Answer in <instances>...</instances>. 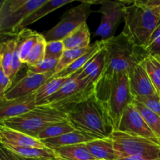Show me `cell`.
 Segmentation results:
<instances>
[{
	"label": "cell",
	"instance_id": "obj_18",
	"mask_svg": "<svg viewBox=\"0 0 160 160\" xmlns=\"http://www.w3.org/2000/svg\"><path fill=\"white\" fill-rule=\"evenodd\" d=\"M104 48V41L100 40L97 41L94 45L91 46V48L84 53L82 56L78 58L75 62H73L71 65L69 66L68 67L61 71L60 73L54 75L52 78H67V77L71 76L72 74L75 73L76 72L79 71L81 69L84 68L86 64L92 60L99 52Z\"/></svg>",
	"mask_w": 160,
	"mask_h": 160
},
{
	"label": "cell",
	"instance_id": "obj_33",
	"mask_svg": "<svg viewBox=\"0 0 160 160\" xmlns=\"http://www.w3.org/2000/svg\"><path fill=\"white\" fill-rule=\"evenodd\" d=\"M65 51L62 41L48 42L45 46V59H59Z\"/></svg>",
	"mask_w": 160,
	"mask_h": 160
},
{
	"label": "cell",
	"instance_id": "obj_13",
	"mask_svg": "<svg viewBox=\"0 0 160 160\" xmlns=\"http://www.w3.org/2000/svg\"><path fill=\"white\" fill-rule=\"evenodd\" d=\"M128 79L130 90L134 98L159 94L150 80L142 62L131 69L128 73Z\"/></svg>",
	"mask_w": 160,
	"mask_h": 160
},
{
	"label": "cell",
	"instance_id": "obj_15",
	"mask_svg": "<svg viewBox=\"0 0 160 160\" xmlns=\"http://www.w3.org/2000/svg\"><path fill=\"white\" fill-rule=\"evenodd\" d=\"M0 142L2 145L45 148L42 141L20 131L0 124Z\"/></svg>",
	"mask_w": 160,
	"mask_h": 160
},
{
	"label": "cell",
	"instance_id": "obj_24",
	"mask_svg": "<svg viewBox=\"0 0 160 160\" xmlns=\"http://www.w3.org/2000/svg\"><path fill=\"white\" fill-rule=\"evenodd\" d=\"M2 146H4L11 152L25 158H31V159H56L58 158L54 150L48 147L36 148V147H21L12 146V145H2Z\"/></svg>",
	"mask_w": 160,
	"mask_h": 160
},
{
	"label": "cell",
	"instance_id": "obj_22",
	"mask_svg": "<svg viewBox=\"0 0 160 160\" xmlns=\"http://www.w3.org/2000/svg\"><path fill=\"white\" fill-rule=\"evenodd\" d=\"M41 36L42 34H38L36 31L28 28L22 30L17 34V51L18 52L20 59L23 63L31 50L38 43Z\"/></svg>",
	"mask_w": 160,
	"mask_h": 160
},
{
	"label": "cell",
	"instance_id": "obj_8",
	"mask_svg": "<svg viewBox=\"0 0 160 160\" xmlns=\"http://www.w3.org/2000/svg\"><path fill=\"white\" fill-rule=\"evenodd\" d=\"M109 137L122 157L131 156L148 160L160 159V145L145 138L117 130L112 131Z\"/></svg>",
	"mask_w": 160,
	"mask_h": 160
},
{
	"label": "cell",
	"instance_id": "obj_31",
	"mask_svg": "<svg viewBox=\"0 0 160 160\" xmlns=\"http://www.w3.org/2000/svg\"><path fill=\"white\" fill-rule=\"evenodd\" d=\"M46 44V40L44 38L43 34H42L38 43L31 50L23 63L28 65V67H33V66L38 65L42 61H43L45 59Z\"/></svg>",
	"mask_w": 160,
	"mask_h": 160
},
{
	"label": "cell",
	"instance_id": "obj_12",
	"mask_svg": "<svg viewBox=\"0 0 160 160\" xmlns=\"http://www.w3.org/2000/svg\"><path fill=\"white\" fill-rule=\"evenodd\" d=\"M56 72L38 74L27 71L26 74L17 81H12L10 88L0 99L11 100L34 94L45 82L51 79Z\"/></svg>",
	"mask_w": 160,
	"mask_h": 160
},
{
	"label": "cell",
	"instance_id": "obj_7",
	"mask_svg": "<svg viewBox=\"0 0 160 160\" xmlns=\"http://www.w3.org/2000/svg\"><path fill=\"white\" fill-rule=\"evenodd\" d=\"M46 2L47 0H2L0 3L2 35L17 36L25 19Z\"/></svg>",
	"mask_w": 160,
	"mask_h": 160
},
{
	"label": "cell",
	"instance_id": "obj_14",
	"mask_svg": "<svg viewBox=\"0 0 160 160\" xmlns=\"http://www.w3.org/2000/svg\"><path fill=\"white\" fill-rule=\"evenodd\" d=\"M36 107L35 93L15 99H0V122L26 113Z\"/></svg>",
	"mask_w": 160,
	"mask_h": 160
},
{
	"label": "cell",
	"instance_id": "obj_37",
	"mask_svg": "<svg viewBox=\"0 0 160 160\" xmlns=\"http://www.w3.org/2000/svg\"><path fill=\"white\" fill-rule=\"evenodd\" d=\"M12 84L10 78L6 74L2 69L0 68V98L4 96L5 93Z\"/></svg>",
	"mask_w": 160,
	"mask_h": 160
},
{
	"label": "cell",
	"instance_id": "obj_35",
	"mask_svg": "<svg viewBox=\"0 0 160 160\" xmlns=\"http://www.w3.org/2000/svg\"><path fill=\"white\" fill-rule=\"evenodd\" d=\"M134 99L138 100L145 105L147 108L158 114L160 117V95L156 94L153 95H147V96H142L134 98Z\"/></svg>",
	"mask_w": 160,
	"mask_h": 160
},
{
	"label": "cell",
	"instance_id": "obj_26",
	"mask_svg": "<svg viewBox=\"0 0 160 160\" xmlns=\"http://www.w3.org/2000/svg\"><path fill=\"white\" fill-rule=\"evenodd\" d=\"M17 36L2 42L0 47V68L9 77L10 76L11 67L17 45Z\"/></svg>",
	"mask_w": 160,
	"mask_h": 160
},
{
	"label": "cell",
	"instance_id": "obj_19",
	"mask_svg": "<svg viewBox=\"0 0 160 160\" xmlns=\"http://www.w3.org/2000/svg\"><path fill=\"white\" fill-rule=\"evenodd\" d=\"M90 31L86 22L62 40L65 50L88 48L90 46Z\"/></svg>",
	"mask_w": 160,
	"mask_h": 160
},
{
	"label": "cell",
	"instance_id": "obj_11",
	"mask_svg": "<svg viewBox=\"0 0 160 160\" xmlns=\"http://www.w3.org/2000/svg\"><path fill=\"white\" fill-rule=\"evenodd\" d=\"M117 131L145 138L160 145V138L148 127L133 102L123 112Z\"/></svg>",
	"mask_w": 160,
	"mask_h": 160
},
{
	"label": "cell",
	"instance_id": "obj_32",
	"mask_svg": "<svg viewBox=\"0 0 160 160\" xmlns=\"http://www.w3.org/2000/svg\"><path fill=\"white\" fill-rule=\"evenodd\" d=\"M59 59H45L43 61L36 66L28 67L27 71L38 74L49 73V72H56V68L58 65Z\"/></svg>",
	"mask_w": 160,
	"mask_h": 160
},
{
	"label": "cell",
	"instance_id": "obj_39",
	"mask_svg": "<svg viewBox=\"0 0 160 160\" xmlns=\"http://www.w3.org/2000/svg\"><path fill=\"white\" fill-rule=\"evenodd\" d=\"M152 9H153V10H154V12H156V13H157L158 15L160 16V5H159V6H158L157 7L153 8Z\"/></svg>",
	"mask_w": 160,
	"mask_h": 160
},
{
	"label": "cell",
	"instance_id": "obj_2",
	"mask_svg": "<svg viewBox=\"0 0 160 160\" xmlns=\"http://www.w3.org/2000/svg\"><path fill=\"white\" fill-rule=\"evenodd\" d=\"M104 41L105 68L102 74L129 73L131 69L148 56L145 49L134 45L123 33Z\"/></svg>",
	"mask_w": 160,
	"mask_h": 160
},
{
	"label": "cell",
	"instance_id": "obj_16",
	"mask_svg": "<svg viewBox=\"0 0 160 160\" xmlns=\"http://www.w3.org/2000/svg\"><path fill=\"white\" fill-rule=\"evenodd\" d=\"M98 138H99L92 134L79 131V130H75L72 132L62 134L59 137L45 139L42 142L46 147L54 149V148H59V147L88 143V142H90Z\"/></svg>",
	"mask_w": 160,
	"mask_h": 160
},
{
	"label": "cell",
	"instance_id": "obj_41",
	"mask_svg": "<svg viewBox=\"0 0 160 160\" xmlns=\"http://www.w3.org/2000/svg\"><path fill=\"white\" fill-rule=\"evenodd\" d=\"M159 95H160V94H159Z\"/></svg>",
	"mask_w": 160,
	"mask_h": 160
},
{
	"label": "cell",
	"instance_id": "obj_9",
	"mask_svg": "<svg viewBox=\"0 0 160 160\" xmlns=\"http://www.w3.org/2000/svg\"><path fill=\"white\" fill-rule=\"evenodd\" d=\"M102 2L82 1L80 5L67 10L56 26L43 34L46 42L63 40L72 31L87 22L88 17L93 12L91 9L92 5L97 3L102 4Z\"/></svg>",
	"mask_w": 160,
	"mask_h": 160
},
{
	"label": "cell",
	"instance_id": "obj_4",
	"mask_svg": "<svg viewBox=\"0 0 160 160\" xmlns=\"http://www.w3.org/2000/svg\"><path fill=\"white\" fill-rule=\"evenodd\" d=\"M123 21L124 27L122 33L134 45L145 49L159 25L160 16L144 4L142 0H137L125 6Z\"/></svg>",
	"mask_w": 160,
	"mask_h": 160
},
{
	"label": "cell",
	"instance_id": "obj_20",
	"mask_svg": "<svg viewBox=\"0 0 160 160\" xmlns=\"http://www.w3.org/2000/svg\"><path fill=\"white\" fill-rule=\"evenodd\" d=\"M105 68V52L104 50L98 53L93 59L89 61L83 68L78 78L80 80H88L95 84L102 74Z\"/></svg>",
	"mask_w": 160,
	"mask_h": 160
},
{
	"label": "cell",
	"instance_id": "obj_28",
	"mask_svg": "<svg viewBox=\"0 0 160 160\" xmlns=\"http://www.w3.org/2000/svg\"><path fill=\"white\" fill-rule=\"evenodd\" d=\"M142 63L156 91L160 94V56L148 55Z\"/></svg>",
	"mask_w": 160,
	"mask_h": 160
},
{
	"label": "cell",
	"instance_id": "obj_38",
	"mask_svg": "<svg viewBox=\"0 0 160 160\" xmlns=\"http://www.w3.org/2000/svg\"><path fill=\"white\" fill-rule=\"evenodd\" d=\"M117 160H148V159H142V158H138V157H131V156H128V157H121ZM154 160H160V159H154Z\"/></svg>",
	"mask_w": 160,
	"mask_h": 160
},
{
	"label": "cell",
	"instance_id": "obj_21",
	"mask_svg": "<svg viewBox=\"0 0 160 160\" xmlns=\"http://www.w3.org/2000/svg\"><path fill=\"white\" fill-rule=\"evenodd\" d=\"M58 158L62 160H94L96 159L89 152L84 144L67 145L53 149Z\"/></svg>",
	"mask_w": 160,
	"mask_h": 160
},
{
	"label": "cell",
	"instance_id": "obj_23",
	"mask_svg": "<svg viewBox=\"0 0 160 160\" xmlns=\"http://www.w3.org/2000/svg\"><path fill=\"white\" fill-rule=\"evenodd\" d=\"M71 2H73V0H47L45 4L40 6L38 9L34 11L29 17L25 19L24 21L22 23V24L20 27V32L22 30L25 29L28 25L35 23L36 21L42 19V17L51 13L53 11L59 9L64 5L69 4Z\"/></svg>",
	"mask_w": 160,
	"mask_h": 160
},
{
	"label": "cell",
	"instance_id": "obj_6",
	"mask_svg": "<svg viewBox=\"0 0 160 160\" xmlns=\"http://www.w3.org/2000/svg\"><path fill=\"white\" fill-rule=\"evenodd\" d=\"M82 70L73 73L72 78L67 84L41 106H49L67 114L78 104L92 96L95 84L87 79L80 80L78 78Z\"/></svg>",
	"mask_w": 160,
	"mask_h": 160
},
{
	"label": "cell",
	"instance_id": "obj_1",
	"mask_svg": "<svg viewBox=\"0 0 160 160\" xmlns=\"http://www.w3.org/2000/svg\"><path fill=\"white\" fill-rule=\"evenodd\" d=\"M94 95L107 112L114 131L117 130L125 109L134 99L130 90L128 74H102L95 84Z\"/></svg>",
	"mask_w": 160,
	"mask_h": 160
},
{
	"label": "cell",
	"instance_id": "obj_34",
	"mask_svg": "<svg viewBox=\"0 0 160 160\" xmlns=\"http://www.w3.org/2000/svg\"><path fill=\"white\" fill-rule=\"evenodd\" d=\"M145 52L152 56H160V22L145 48Z\"/></svg>",
	"mask_w": 160,
	"mask_h": 160
},
{
	"label": "cell",
	"instance_id": "obj_17",
	"mask_svg": "<svg viewBox=\"0 0 160 160\" xmlns=\"http://www.w3.org/2000/svg\"><path fill=\"white\" fill-rule=\"evenodd\" d=\"M85 145L96 159L117 160L122 157L121 154L115 148L110 137L95 139Z\"/></svg>",
	"mask_w": 160,
	"mask_h": 160
},
{
	"label": "cell",
	"instance_id": "obj_36",
	"mask_svg": "<svg viewBox=\"0 0 160 160\" xmlns=\"http://www.w3.org/2000/svg\"><path fill=\"white\" fill-rule=\"evenodd\" d=\"M0 160H62L59 158L56 159H31V158H25L23 156H17L14 153L11 152L6 149L4 146L1 145L0 147Z\"/></svg>",
	"mask_w": 160,
	"mask_h": 160
},
{
	"label": "cell",
	"instance_id": "obj_40",
	"mask_svg": "<svg viewBox=\"0 0 160 160\" xmlns=\"http://www.w3.org/2000/svg\"><path fill=\"white\" fill-rule=\"evenodd\" d=\"M94 160H104V159H94Z\"/></svg>",
	"mask_w": 160,
	"mask_h": 160
},
{
	"label": "cell",
	"instance_id": "obj_30",
	"mask_svg": "<svg viewBox=\"0 0 160 160\" xmlns=\"http://www.w3.org/2000/svg\"><path fill=\"white\" fill-rule=\"evenodd\" d=\"M91 46H92V45H90V46L88 47V48H74V49L65 50L63 54H62V56H61V58L59 59L58 65L56 68V74H57V73H60L61 71L65 70L67 67H68L69 66L71 65L73 62H75L78 58H80L81 56H82L84 53L87 52L91 48Z\"/></svg>",
	"mask_w": 160,
	"mask_h": 160
},
{
	"label": "cell",
	"instance_id": "obj_25",
	"mask_svg": "<svg viewBox=\"0 0 160 160\" xmlns=\"http://www.w3.org/2000/svg\"><path fill=\"white\" fill-rule=\"evenodd\" d=\"M73 74L67 78H52L45 82L35 92V100L37 106H41L44 102L56 94L62 86L67 84L72 78Z\"/></svg>",
	"mask_w": 160,
	"mask_h": 160
},
{
	"label": "cell",
	"instance_id": "obj_10",
	"mask_svg": "<svg viewBox=\"0 0 160 160\" xmlns=\"http://www.w3.org/2000/svg\"><path fill=\"white\" fill-rule=\"evenodd\" d=\"M133 2V1H132ZM131 1H110L105 0L97 12L102 14L101 23L95 33L102 40L114 37L117 27L124 17L125 6L132 3Z\"/></svg>",
	"mask_w": 160,
	"mask_h": 160
},
{
	"label": "cell",
	"instance_id": "obj_27",
	"mask_svg": "<svg viewBox=\"0 0 160 160\" xmlns=\"http://www.w3.org/2000/svg\"><path fill=\"white\" fill-rule=\"evenodd\" d=\"M75 128L73 125L67 120L57 122L47 127L42 132L39 134L37 138L40 141L45 140V139L54 138L59 137L62 134L72 132L75 131Z\"/></svg>",
	"mask_w": 160,
	"mask_h": 160
},
{
	"label": "cell",
	"instance_id": "obj_5",
	"mask_svg": "<svg viewBox=\"0 0 160 160\" xmlns=\"http://www.w3.org/2000/svg\"><path fill=\"white\" fill-rule=\"evenodd\" d=\"M67 120V114L65 112L49 106H40L24 114L1 121L0 124L37 138L49 125Z\"/></svg>",
	"mask_w": 160,
	"mask_h": 160
},
{
	"label": "cell",
	"instance_id": "obj_29",
	"mask_svg": "<svg viewBox=\"0 0 160 160\" xmlns=\"http://www.w3.org/2000/svg\"><path fill=\"white\" fill-rule=\"evenodd\" d=\"M133 104L134 105L138 110L140 112L144 120L148 125L152 131L160 138V117L158 114L155 113L148 108H147L145 105L141 103L138 100L134 99Z\"/></svg>",
	"mask_w": 160,
	"mask_h": 160
},
{
	"label": "cell",
	"instance_id": "obj_42",
	"mask_svg": "<svg viewBox=\"0 0 160 160\" xmlns=\"http://www.w3.org/2000/svg\"></svg>",
	"mask_w": 160,
	"mask_h": 160
},
{
	"label": "cell",
	"instance_id": "obj_3",
	"mask_svg": "<svg viewBox=\"0 0 160 160\" xmlns=\"http://www.w3.org/2000/svg\"><path fill=\"white\" fill-rule=\"evenodd\" d=\"M67 117L76 130L99 138H109L114 131L107 112L94 95L69 112Z\"/></svg>",
	"mask_w": 160,
	"mask_h": 160
}]
</instances>
